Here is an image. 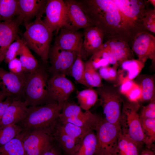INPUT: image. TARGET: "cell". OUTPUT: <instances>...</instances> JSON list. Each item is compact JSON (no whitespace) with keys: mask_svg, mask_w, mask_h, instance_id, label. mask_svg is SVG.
<instances>
[{"mask_svg":"<svg viewBox=\"0 0 155 155\" xmlns=\"http://www.w3.org/2000/svg\"><path fill=\"white\" fill-rule=\"evenodd\" d=\"M102 118L100 116L88 110L83 112L80 115L75 118L67 119L59 122L70 123L90 131H95Z\"/></svg>","mask_w":155,"mask_h":155,"instance_id":"20","label":"cell"},{"mask_svg":"<svg viewBox=\"0 0 155 155\" xmlns=\"http://www.w3.org/2000/svg\"><path fill=\"white\" fill-rule=\"evenodd\" d=\"M97 146L96 136L94 130L88 132L77 146L71 155H95Z\"/></svg>","mask_w":155,"mask_h":155,"instance_id":"23","label":"cell"},{"mask_svg":"<svg viewBox=\"0 0 155 155\" xmlns=\"http://www.w3.org/2000/svg\"><path fill=\"white\" fill-rule=\"evenodd\" d=\"M52 136L54 141L61 148L66 155H71L79 144L76 141L64 133L56 125Z\"/></svg>","mask_w":155,"mask_h":155,"instance_id":"22","label":"cell"},{"mask_svg":"<svg viewBox=\"0 0 155 155\" xmlns=\"http://www.w3.org/2000/svg\"><path fill=\"white\" fill-rule=\"evenodd\" d=\"M48 90L51 100L59 103L68 100L75 89L74 84L64 75H53L49 79Z\"/></svg>","mask_w":155,"mask_h":155,"instance_id":"12","label":"cell"},{"mask_svg":"<svg viewBox=\"0 0 155 155\" xmlns=\"http://www.w3.org/2000/svg\"><path fill=\"white\" fill-rule=\"evenodd\" d=\"M22 23L17 16L11 21L0 22V63L4 60L9 46L19 35L20 26Z\"/></svg>","mask_w":155,"mask_h":155,"instance_id":"13","label":"cell"},{"mask_svg":"<svg viewBox=\"0 0 155 155\" xmlns=\"http://www.w3.org/2000/svg\"><path fill=\"white\" fill-rule=\"evenodd\" d=\"M98 73L102 79L117 85L119 75L116 67H111L107 66L101 67L99 69Z\"/></svg>","mask_w":155,"mask_h":155,"instance_id":"36","label":"cell"},{"mask_svg":"<svg viewBox=\"0 0 155 155\" xmlns=\"http://www.w3.org/2000/svg\"><path fill=\"white\" fill-rule=\"evenodd\" d=\"M56 36L54 44L63 49L74 52L83 59L87 57L83 46L84 33L62 28Z\"/></svg>","mask_w":155,"mask_h":155,"instance_id":"10","label":"cell"},{"mask_svg":"<svg viewBox=\"0 0 155 155\" xmlns=\"http://www.w3.org/2000/svg\"><path fill=\"white\" fill-rule=\"evenodd\" d=\"M84 79L86 87L88 88H98L103 84L102 78L98 73L93 67L89 61L85 63Z\"/></svg>","mask_w":155,"mask_h":155,"instance_id":"28","label":"cell"},{"mask_svg":"<svg viewBox=\"0 0 155 155\" xmlns=\"http://www.w3.org/2000/svg\"><path fill=\"white\" fill-rule=\"evenodd\" d=\"M56 125L67 135L76 141L79 144L86 135L90 131L69 122H61L58 121Z\"/></svg>","mask_w":155,"mask_h":155,"instance_id":"26","label":"cell"},{"mask_svg":"<svg viewBox=\"0 0 155 155\" xmlns=\"http://www.w3.org/2000/svg\"><path fill=\"white\" fill-rule=\"evenodd\" d=\"M84 70L85 62L81 57L78 56L71 67L70 75L77 82L86 87L84 79Z\"/></svg>","mask_w":155,"mask_h":155,"instance_id":"34","label":"cell"},{"mask_svg":"<svg viewBox=\"0 0 155 155\" xmlns=\"http://www.w3.org/2000/svg\"><path fill=\"white\" fill-rule=\"evenodd\" d=\"M19 55V59L25 73L34 71L40 66L25 43L22 46Z\"/></svg>","mask_w":155,"mask_h":155,"instance_id":"27","label":"cell"},{"mask_svg":"<svg viewBox=\"0 0 155 155\" xmlns=\"http://www.w3.org/2000/svg\"><path fill=\"white\" fill-rule=\"evenodd\" d=\"M42 155H60L55 142Z\"/></svg>","mask_w":155,"mask_h":155,"instance_id":"41","label":"cell"},{"mask_svg":"<svg viewBox=\"0 0 155 155\" xmlns=\"http://www.w3.org/2000/svg\"><path fill=\"white\" fill-rule=\"evenodd\" d=\"M13 100L11 98L7 97L4 100L0 101V120L7 108L12 102Z\"/></svg>","mask_w":155,"mask_h":155,"instance_id":"40","label":"cell"},{"mask_svg":"<svg viewBox=\"0 0 155 155\" xmlns=\"http://www.w3.org/2000/svg\"><path fill=\"white\" fill-rule=\"evenodd\" d=\"M140 155H155L154 152L150 149L143 150Z\"/></svg>","mask_w":155,"mask_h":155,"instance_id":"43","label":"cell"},{"mask_svg":"<svg viewBox=\"0 0 155 155\" xmlns=\"http://www.w3.org/2000/svg\"><path fill=\"white\" fill-rule=\"evenodd\" d=\"M22 131L21 127L17 124L0 127V146L16 137Z\"/></svg>","mask_w":155,"mask_h":155,"instance_id":"33","label":"cell"},{"mask_svg":"<svg viewBox=\"0 0 155 155\" xmlns=\"http://www.w3.org/2000/svg\"><path fill=\"white\" fill-rule=\"evenodd\" d=\"M142 147L127 135L121 131L117 145L113 155H140Z\"/></svg>","mask_w":155,"mask_h":155,"instance_id":"21","label":"cell"},{"mask_svg":"<svg viewBox=\"0 0 155 155\" xmlns=\"http://www.w3.org/2000/svg\"><path fill=\"white\" fill-rule=\"evenodd\" d=\"M0 155H25L22 140L18 135L7 144L0 146Z\"/></svg>","mask_w":155,"mask_h":155,"instance_id":"31","label":"cell"},{"mask_svg":"<svg viewBox=\"0 0 155 155\" xmlns=\"http://www.w3.org/2000/svg\"><path fill=\"white\" fill-rule=\"evenodd\" d=\"M15 41L9 46L6 53L4 61L6 63L19 55L22 46L25 44L23 38H20L19 35Z\"/></svg>","mask_w":155,"mask_h":155,"instance_id":"35","label":"cell"},{"mask_svg":"<svg viewBox=\"0 0 155 155\" xmlns=\"http://www.w3.org/2000/svg\"><path fill=\"white\" fill-rule=\"evenodd\" d=\"M78 56L74 52L63 49L54 44L51 46L49 53L51 64L49 71L52 75H70L71 67Z\"/></svg>","mask_w":155,"mask_h":155,"instance_id":"9","label":"cell"},{"mask_svg":"<svg viewBox=\"0 0 155 155\" xmlns=\"http://www.w3.org/2000/svg\"><path fill=\"white\" fill-rule=\"evenodd\" d=\"M28 109L24 101L13 100L0 120V127L16 124L25 118Z\"/></svg>","mask_w":155,"mask_h":155,"instance_id":"16","label":"cell"},{"mask_svg":"<svg viewBox=\"0 0 155 155\" xmlns=\"http://www.w3.org/2000/svg\"><path fill=\"white\" fill-rule=\"evenodd\" d=\"M152 38L147 34L139 36L135 41L133 49L137 55L139 60L145 63L148 57L154 58V45H152Z\"/></svg>","mask_w":155,"mask_h":155,"instance_id":"19","label":"cell"},{"mask_svg":"<svg viewBox=\"0 0 155 155\" xmlns=\"http://www.w3.org/2000/svg\"><path fill=\"white\" fill-rule=\"evenodd\" d=\"M140 117L145 118L155 119V100L142 107Z\"/></svg>","mask_w":155,"mask_h":155,"instance_id":"37","label":"cell"},{"mask_svg":"<svg viewBox=\"0 0 155 155\" xmlns=\"http://www.w3.org/2000/svg\"><path fill=\"white\" fill-rule=\"evenodd\" d=\"M49 80L45 68L40 66L34 71L25 73L24 102L27 107L54 102L49 94Z\"/></svg>","mask_w":155,"mask_h":155,"instance_id":"3","label":"cell"},{"mask_svg":"<svg viewBox=\"0 0 155 155\" xmlns=\"http://www.w3.org/2000/svg\"><path fill=\"white\" fill-rule=\"evenodd\" d=\"M138 84L142 91L141 97L140 100L150 102L155 100V86L153 78L150 76L144 77Z\"/></svg>","mask_w":155,"mask_h":155,"instance_id":"30","label":"cell"},{"mask_svg":"<svg viewBox=\"0 0 155 155\" xmlns=\"http://www.w3.org/2000/svg\"><path fill=\"white\" fill-rule=\"evenodd\" d=\"M42 16H37L33 21L24 26L26 30L22 38L28 48L46 63L48 62L53 33L42 20Z\"/></svg>","mask_w":155,"mask_h":155,"instance_id":"2","label":"cell"},{"mask_svg":"<svg viewBox=\"0 0 155 155\" xmlns=\"http://www.w3.org/2000/svg\"><path fill=\"white\" fill-rule=\"evenodd\" d=\"M98 96L96 91L92 88H88L77 92L76 97L79 106L85 111L89 110L95 104Z\"/></svg>","mask_w":155,"mask_h":155,"instance_id":"25","label":"cell"},{"mask_svg":"<svg viewBox=\"0 0 155 155\" xmlns=\"http://www.w3.org/2000/svg\"><path fill=\"white\" fill-rule=\"evenodd\" d=\"M140 108L138 101H124L120 125L121 132L142 146L144 137L138 111Z\"/></svg>","mask_w":155,"mask_h":155,"instance_id":"5","label":"cell"},{"mask_svg":"<svg viewBox=\"0 0 155 155\" xmlns=\"http://www.w3.org/2000/svg\"><path fill=\"white\" fill-rule=\"evenodd\" d=\"M92 66L96 70L101 67L108 66V62L105 59L93 55L92 58L89 60Z\"/></svg>","mask_w":155,"mask_h":155,"instance_id":"39","label":"cell"},{"mask_svg":"<svg viewBox=\"0 0 155 155\" xmlns=\"http://www.w3.org/2000/svg\"><path fill=\"white\" fill-rule=\"evenodd\" d=\"M64 103L29 106L25 118L16 124L23 131H39L52 135Z\"/></svg>","mask_w":155,"mask_h":155,"instance_id":"1","label":"cell"},{"mask_svg":"<svg viewBox=\"0 0 155 155\" xmlns=\"http://www.w3.org/2000/svg\"><path fill=\"white\" fill-rule=\"evenodd\" d=\"M100 31L91 26L84 29L83 46L87 56L94 54L99 51L102 42Z\"/></svg>","mask_w":155,"mask_h":155,"instance_id":"18","label":"cell"},{"mask_svg":"<svg viewBox=\"0 0 155 155\" xmlns=\"http://www.w3.org/2000/svg\"><path fill=\"white\" fill-rule=\"evenodd\" d=\"M68 22L75 30L91 26V23L76 0H64Z\"/></svg>","mask_w":155,"mask_h":155,"instance_id":"15","label":"cell"},{"mask_svg":"<svg viewBox=\"0 0 155 155\" xmlns=\"http://www.w3.org/2000/svg\"><path fill=\"white\" fill-rule=\"evenodd\" d=\"M47 2V0H18L17 16L24 26L35 17L42 16Z\"/></svg>","mask_w":155,"mask_h":155,"instance_id":"14","label":"cell"},{"mask_svg":"<svg viewBox=\"0 0 155 155\" xmlns=\"http://www.w3.org/2000/svg\"><path fill=\"white\" fill-rule=\"evenodd\" d=\"M7 97L6 94L2 91H0V101L4 100Z\"/></svg>","mask_w":155,"mask_h":155,"instance_id":"44","label":"cell"},{"mask_svg":"<svg viewBox=\"0 0 155 155\" xmlns=\"http://www.w3.org/2000/svg\"><path fill=\"white\" fill-rule=\"evenodd\" d=\"M44 13L42 21L51 32H55L56 36L62 28L75 30L68 22L63 0H47Z\"/></svg>","mask_w":155,"mask_h":155,"instance_id":"7","label":"cell"},{"mask_svg":"<svg viewBox=\"0 0 155 155\" xmlns=\"http://www.w3.org/2000/svg\"><path fill=\"white\" fill-rule=\"evenodd\" d=\"M18 136L22 140L25 155H42L54 142L52 135L39 131L23 130Z\"/></svg>","mask_w":155,"mask_h":155,"instance_id":"8","label":"cell"},{"mask_svg":"<svg viewBox=\"0 0 155 155\" xmlns=\"http://www.w3.org/2000/svg\"><path fill=\"white\" fill-rule=\"evenodd\" d=\"M144 63L140 60H127L122 62L121 69L118 71L119 78L117 85L133 80L139 74L144 67Z\"/></svg>","mask_w":155,"mask_h":155,"instance_id":"17","label":"cell"},{"mask_svg":"<svg viewBox=\"0 0 155 155\" xmlns=\"http://www.w3.org/2000/svg\"><path fill=\"white\" fill-rule=\"evenodd\" d=\"M115 2L119 10L129 17H134L140 11L137 0H116Z\"/></svg>","mask_w":155,"mask_h":155,"instance_id":"32","label":"cell"},{"mask_svg":"<svg viewBox=\"0 0 155 155\" xmlns=\"http://www.w3.org/2000/svg\"><path fill=\"white\" fill-rule=\"evenodd\" d=\"M95 131L97 142L95 155H113L117 145L121 128L102 117Z\"/></svg>","mask_w":155,"mask_h":155,"instance_id":"6","label":"cell"},{"mask_svg":"<svg viewBox=\"0 0 155 155\" xmlns=\"http://www.w3.org/2000/svg\"><path fill=\"white\" fill-rule=\"evenodd\" d=\"M18 13V0H0V22L11 21Z\"/></svg>","mask_w":155,"mask_h":155,"instance_id":"24","label":"cell"},{"mask_svg":"<svg viewBox=\"0 0 155 155\" xmlns=\"http://www.w3.org/2000/svg\"><path fill=\"white\" fill-rule=\"evenodd\" d=\"M95 90L99 97L104 119L120 127V121L124 100L119 90L114 86L103 84Z\"/></svg>","mask_w":155,"mask_h":155,"instance_id":"4","label":"cell"},{"mask_svg":"<svg viewBox=\"0 0 155 155\" xmlns=\"http://www.w3.org/2000/svg\"><path fill=\"white\" fill-rule=\"evenodd\" d=\"M110 49L117 50L123 49L125 47L124 44L121 42H111L110 43Z\"/></svg>","mask_w":155,"mask_h":155,"instance_id":"42","label":"cell"},{"mask_svg":"<svg viewBox=\"0 0 155 155\" xmlns=\"http://www.w3.org/2000/svg\"><path fill=\"white\" fill-rule=\"evenodd\" d=\"M9 71L16 75L23 76L25 73L24 71L21 62L19 59L17 57L10 61L8 63Z\"/></svg>","mask_w":155,"mask_h":155,"instance_id":"38","label":"cell"},{"mask_svg":"<svg viewBox=\"0 0 155 155\" xmlns=\"http://www.w3.org/2000/svg\"><path fill=\"white\" fill-rule=\"evenodd\" d=\"M140 118L144 136V144L150 149L155 141V119Z\"/></svg>","mask_w":155,"mask_h":155,"instance_id":"29","label":"cell"},{"mask_svg":"<svg viewBox=\"0 0 155 155\" xmlns=\"http://www.w3.org/2000/svg\"><path fill=\"white\" fill-rule=\"evenodd\" d=\"M25 74L19 76L0 67V89L7 97L24 101Z\"/></svg>","mask_w":155,"mask_h":155,"instance_id":"11","label":"cell"}]
</instances>
